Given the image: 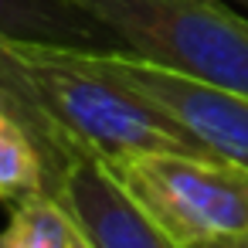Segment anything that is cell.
<instances>
[{"label": "cell", "mask_w": 248, "mask_h": 248, "mask_svg": "<svg viewBox=\"0 0 248 248\" xmlns=\"http://www.w3.org/2000/svg\"><path fill=\"white\" fill-rule=\"evenodd\" d=\"M24 55L45 112L62 126V133L75 146L92 150L102 160H119L150 150L211 156L143 95L95 72L82 51L24 48Z\"/></svg>", "instance_id": "6da1fadb"}, {"label": "cell", "mask_w": 248, "mask_h": 248, "mask_svg": "<svg viewBox=\"0 0 248 248\" xmlns=\"http://www.w3.org/2000/svg\"><path fill=\"white\" fill-rule=\"evenodd\" d=\"M126 55L248 92V17L228 0H72Z\"/></svg>", "instance_id": "7a4b0ae2"}, {"label": "cell", "mask_w": 248, "mask_h": 248, "mask_svg": "<svg viewBox=\"0 0 248 248\" xmlns=\"http://www.w3.org/2000/svg\"><path fill=\"white\" fill-rule=\"evenodd\" d=\"M106 163L180 248L248 231V170L238 163L180 150L129 153Z\"/></svg>", "instance_id": "3957f363"}, {"label": "cell", "mask_w": 248, "mask_h": 248, "mask_svg": "<svg viewBox=\"0 0 248 248\" xmlns=\"http://www.w3.org/2000/svg\"><path fill=\"white\" fill-rule=\"evenodd\" d=\"M82 55L95 72H102L106 78L133 89L150 106H156L211 156H221L248 170V92L224 89L123 51L112 55L82 51Z\"/></svg>", "instance_id": "277c9868"}, {"label": "cell", "mask_w": 248, "mask_h": 248, "mask_svg": "<svg viewBox=\"0 0 248 248\" xmlns=\"http://www.w3.org/2000/svg\"><path fill=\"white\" fill-rule=\"evenodd\" d=\"M55 194L75 214L92 248H180L92 150L72 156Z\"/></svg>", "instance_id": "5b68a950"}, {"label": "cell", "mask_w": 248, "mask_h": 248, "mask_svg": "<svg viewBox=\"0 0 248 248\" xmlns=\"http://www.w3.org/2000/svg\"><path fill=\"white\" fill-rule=\"evenodd\" d=\"M0 38L24 48L126 55L119 38L72 0H0Z\"/></svg>", "instance_id": "8992f818"}, {"label": "cell", "mask_w": 248, "mask_h": 248, "mask_svg": "<svg viewBox=\"0 0 248 248\" xmlns=\"http://www.w3.org/2000/svg\"><path fill=\"white\" fill-rule=\"evenodd\" d=\"M0 92H4V99L11 106V116L17 123H24V129L41 146V153L51 167L55 187H58L65 167L72 163V156L82 146H75L62 133V126L45 112V106L38 99V89H34V78H31V68H28V55H24L21 45L7 41V38H0Z\"/></svg>", "instance_id": "52a82bcc"}, {"label": "cell", "mask_w": 248, "mask_h": 248, "mask_svg": "<svg viewBox=\"0 0 248 248\" xmlns=\"http://www.w3.org/2000/svg\"><path fill=\"white\" fill-rule=\"evenodd\" d=\"M0 248H92V241L58 194H34L17 201Z\"/></svg>", "instance_id": "ba28073f"}, {"label": "cell", "mask_w": 248, "mask_h": 248, "mask_svg": "<svg viewBox=\"0 0 248 248\" xmlns=\"http://www.w3.org/2000/svg\"><path fill=\"white\" fill-rule=\"evenodd\" d=\"M34 194H55L51 167L24 123L0 106V201H24Z\"/></svg>", "instance_id": "9c48e42d"}, {"label": "cell", "mask_w": 248, "mask_h": 248, "mask_svg": "<svg viewBox=\"0 0 248 248\" xmlns=\"http://www.w3.org/2000/svg\"><path fill=\"white\" fill-rule=\"evenodd\" d=\"M197 248H248V231H238V234H224V238H211Z\"/></svg>", "instance_id": "30bf717a"}, {"label": "cell", "mask_w": 248, "mask_h": 248, "mask_svg": "<svg viewBox=\"0 0 248 248\" xmlns=\"http://www.w3.org/2000/svg\"><path fill=\"white\" fill-rule=\"evenodd\" d=\"M228 4H231V7H238V11L248 17V0H228Z\"/></svg>", "instance_id": "8fae6325"}, {"label": "cell", "mask_w": 248, "mask_h": 248, "mask_svg": "<svg viewBox=\"0 0 248 248\" xmlns=\"http://www.w3.org/2000/svg\"><path fill=\"white\" fill-rule=\"evenodd\" d=\"M0 106H4V109L11 112V106H7V99H4V92H0Z\"/></svg>", "instance_id": "7c38bea8"}]
</instances>
